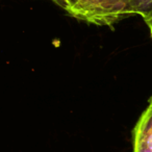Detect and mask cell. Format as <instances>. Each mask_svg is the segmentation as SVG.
<instances>
[{"instance_id": "6da1fadb", "label": "cell", "mask_w": 152, "mask_h": 152, "mask_svg": "<svg viewBox=\"0 0 152 152\" xmlns=\"http://www.w3.org/2000/svg\"><path fill=\"white\" fill-rule=\"evenodd\" d=\"M132 137L133 141L140 142L152 150V96L133 128Z\"/></svg>"}, {"instance_id": "7a4b0ae2", "label": "cell", "mask_w": 152, "mask_h": 152, "mask_svg": "<svg viewBox=\"0 0 152 152\" xmlns=\"http://www.w3.org/2000/svg\"><path fill=\"white\" fill-rule=\"evenodd\" d=\"M128 14L129 17L137 15L145 20L152 14V0H129Z\"/></svg>"}, {"instance_id": "3957f363", "label": "cell", "mask_w": 152, "mask_h": 152, "mask_svg": "<svg viewBox=\"0 0 152 152\" xmlns=\"http://www.w3.org/2000/svg\"><path fill=\"white\" fill-rule=\"evenodd\" d=\"M132 145H133L132 152H152V150H150L149 148H147L144 144L140 143V142L133 141Z\"/></svg>"}, {"instance_id": "277c9868", "label": "cell", "mask_w": 152, "mask_h": 152, "mask_svg": "<svg viewBox=\"0 0 152 152\" xmlns=\"http://www.w3.org/2000/svg\"><path fill=\"white\" fill-rule=\"evenodd\" d=\"M144 21H145V23L147 24L148 26H152V14L148 18H146Z\"/></svg>"}, {"instance_id": "5b68a950", "label": "cell", "mask_w": 152, "mask_h": 152, "mask_svg": "<svg viewBox=\"0 0 152 152\" xmlns=\"http://www.w3.org/2000/svg\"><path fill=\"white\" fill-rule=\"evenodd\" d=\"M149 27V30H150V36H151V38H152V26H148Z\"/></svg>"}]
</instances>
